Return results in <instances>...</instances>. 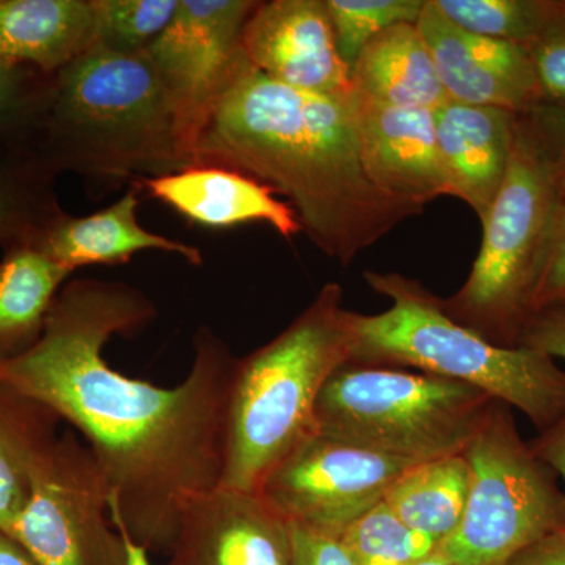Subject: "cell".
<instances>
[{"label": "cell", "mask_w": 565, "mask_h": 565, "mask_svg": "<svg viewBox=\"0 0 565 565\" xmlns=\"http://www.w3.org/2000/svg\"><path fill=\"white\" fill-rule=\"evenodd\" d=\"M504 565H565V527L539 539Z\"/></svg>", "instance_id": "cell-36"}, {"label": "cell", "mask_w": 565, "mask_h": 565, "mask_svg": "<svg viewBox=\"0 0 565 565\" xmlns=\"http://www.w3.org/2000/svg\"><path fill=\"white\" fill-rule=\"evenodd\" d=\"M353 102L364 170L379 191L423 207L449 196L434 110L385 106L355 92Z\"/></svg>", "instance_id": "cell-15"}, {"label": "cell", "mask_w": 565, "mask_h": 565, "mask_svg": "<svg viewBox=\"0 0 565 565\" xmlns=\"http://www.w3.org/2000/svg\"><path fill=\"white\" fill-rule=\"evenodd\" d=\"M139 193L140 185L134 182L117 202L95 214L85 217L66 214L44 237L39 250L71 274L95 264H125L143 250L174 253L192 266H202L199 248L148 232L140 225Z\"/></svg>", "instance_id": "cell-18"}, {"label": "cell", "mask_w": 565, "mask_h": 565, "mask_svg": "<svg viewBox=\"0 0 565 565\" xmlns=\"http://www.w3.org/2000/svg\"><path fill=\"white\" fill-rule=\"evenodd\" d=\"M434 118L449 196L467 203L482 223L508 173L519 114L448 99Z\"/></svg>", "instance_id": "cell-16"}, {"label": "cell", "mask_w": 565, "mask_h": 565, "mask_svg": "<svg viewBox=\"0 0 565 565\" xmlns=\"http://www.w3.org/2000/svg\"><path fill=\"white\" fill-rule=\"evenodd\" d=\"M156 315L150 297L128 282L68 280L40 340L2 364L0 379L82 435L109 493L111 523L150 555L167 556L182 508L221 486L237 359L200 327L181 384L163 388L114 370L104 345L139 333Z\"/></svg>", "instance_id": "cell-1"}, {"label": "cell", "mask_w": 565, "mask_h": 565, "mask_svg": "<svg viewBox=\"0 0 565 565\" xmlns=\"http://www.w3.org/2000/svg\"><path fill=\"white\" fill-rule=\"evenodd\" d=\"M252 68L286 87L323 96L352 92L326 0L258 2L241 33Z\"/></svg>", "instance_id": "cell-13"}, {"label": "cell", "mask_w": 565, "mask_h": 565, "mask_svg": "<svg viewBox=\"0 0 565 565\" xmlns=\"http://www.w3.org/2000/svg\"><path fill=\"white\" fill-rule=\"evenodd\" d=\"M343 297L338 282H327L278 337L237 359L221 486L258 493L275 465L316 429L323 385L351 353Z\"/></svg>", "instance_id": "cell-5"}, {"label": "cell", "mask_w": 565, "mask_h": 565, "mask_svg": "<svg viewBox=\"0 0 565 565\" xmlns=\"http://www.w3.org/2000/svg\"><path fill=\"white\" fill-rule=\"evenodd\" d=\"M334 43L351 73L364 46L397 24H416L426 0H326Z\"/></svg>", "instance_id": "cell-28"}, {"label": "cell", "mask_w": 565, "mask_h": 565, "mask_svg": "<svg viewBox=\"0 0 565 565\" xmlns=\"http://www.w3.org/2000/svg\"><path fill=\"white\" fill-rule=\"evenodd\" d=\"M363 278L392 307L373 316L349 310V363L414 367L476 386L522 412L539 433L564 415L565 373L555 359L490 343L455 321L440 297L415 278L375 270H364Z\"/></svg>", "instance_id": "cell-4"}, {"label": "cell", "mask_w": 565, "mask_h": 565, "mask_svg": "<svg viewBox=\"0 0 565 565\" xmlns=\"http://www.w3.org/2000/svg\"><path fill=\"white\" fill-rule=\"evenodd\" d=\"M50 85V74L0 58V154L32 156Z\"/></svg>", "instance_id": "cell-26"}, {"label": "cell", "mask_w": 565, "mask_h": 565, "mask_svg": "<svg viewBox=\"0 0 565 565\" xmlns=\"http://www.w3.org/2000/svg\"><path fill=\"white\" fill-rule=\"evenodd\" d=\"M62 419L0 379V531L20 516L36 470L54 449Z\"/></svg>", "instance_id": "cell-21"}, {"label": "cell", "mask_w": 565, "mask_h": 565, "mask_svg": "<svg viewBox=\"0 0 565 565\" xmlns=\"http://www.w3.org/2000/svg\"><path fill=\"white\" fill-rule=\"evenodd\" d=\"M291 523V565H355L340 535Z\"/></svg>", "instance_id": "cell-33"}, {"label": "cell", "mask_w": 565, "mask_h": 565, "mask_svg": "<svg viewBox=\"0 0 565 565\" xmlns=\"http://www.w3.org/2000/svg\"><path fill=\"white\" fill-rule=\"evenodd\" d=\"M247 174L286 196L302 233L343 266L396 226L423 214L367 178L353 92L296 90L245 63L204 121L193 166Z\"/></svg>", "instance_id": "cell-2"}, {"label": "cell", "mask_w": 565, "mask_h": 565, "mask_svg": "<svg viewBox=\"0 0 565 565\" xmlns=\"http://www.w3.org/2000/svg\"><path fill=\"white\" fill-rule=\"evenodd\" d=\"M418 565H449L446 563L444 557H440L437 555V553H434L433 556L427 557V559H424L423 563H419Z\"/></svg>", "instance_id": "cell-39"}, {"label": "cell", "mask_w": 565, "mask_h": 565, "mask_svg": "<svg viewBox=\"0 0 565 565\" xmlns=\"http://www.w3.org/2000/svg\"><path fill=\"white\" fill-rule=\"evenodd\" d=\"M32 156L106 188L193 166L169 93L147 52L95 44L52 74Z\"/></svg>", "instance_id": "cell-3"}, {"label": "cell", "mask_w": 565, "mask_h": 565, "mask_svg": "<svg viewBox=\"0 0 565 565\" xmlns=\"http://www.w3.org/2000/svg\"><path fill=\"white\" fill-rule=\"evenodd\" d=\"M352 90L367 102L435 110L448 102L416 24H397L364 46L351 70Z\"/></svg>", "instance_id": "cell-20"}, {"label": "cell", "mask_w": 565, "mask_h": 565, "mask_svg": "<svg viewBox=\"0 0 565 565\" xmlns=\"http://www.w3.org/2000/svg\"><path fill=\"white\" fill-rule=\"evenodd\" d=\"M96 44L141 52L172 22L180 0H93Z\"/></svg>", "instance_id": "cell-29"}, {"label": "cell", "mask_w": 565, "mask_h": 565, "mask_svg": "<svg viewBox=\"0 0 565 565\" xmlns=\"http://www.w3.org/2000/svg\"><path fill=\"white\" fill-rule=\"evenodd\" d=\"M471 482L459 525L437 545L449 565H504L565 526L556 475L523 440L511 405L493 401L463 451Z\"/></svg>", "instance_id": "cell-8"}, {"label": "cell", "mask_w": 565, "mask_h": 565, "mask_svg": "<svg viewBox=\"0 0 565 565\" xmlns=\"http://www.w3.org/2000/svg\"><path fill=\"white\" fill-rule=\"evenodd\" d=\"M96 44L93 0H0V58L52 74Z\"/></svg>", "instance_id": "cell-19"}, {"label": "cell", "mask_w": 565, "mask_h": 565, "mask_svg": "<svg viewBox=\"0 0 565 565\" xmlns=\"http://www.w3.org/2000/svg\"><path fill=\"white\" fill-rule=\"evenodd\" d=\"M435 3L465 31L525 47L544 29L552 7V0H435Z\"/></svg>", "instance_id": "cell-27"}, {"label": "cell", "mask_w": 565, "mask_h": 565, "mask_svg": "<svg viewBox=\"0 0 565 565\" xmlns=\"http://www.w3.org/2000/svg\"><path fill=\"white\" fill-rule=\"evenodd\" d=\"M340 537L355 565H418L437 550L433 539L404 525L384 501Z\"/></svg>", "instance_id": "cell-25"}, {"label": "cell", "mask_w": 565, "mask_h": 565, "mask_svg": "<svg viewBox=\"0 0 565 565\" xmlns=\"http://www.w3.org/2000/svg\"><path fill=\"white\" fill-rule=\"evenodd\" d=\"M412 465L315 429L275 465L258 493L289 522L341 535Z\"/></svg>", "instance_id": "cell-10"}, {"label": "cell", "mask_w": 565, "mask_h": 565, "mask_svg": "<svg viewBox=\"0 0 565 565\" xmlns=\"http://www.w3.org/2000/svg\"><path fill=\"white\" fill-rule=\"evenodd\" d=\"M419 32L451 102L525 114L544 104L526 47L465 31L426 0Z\"/></svg>", "instance_id": "cell-14"}, {"label": "cell", "mask_w": 565, "mask_h": 565, "mask_svg": "<svg viewBox=\"0 0 565 565\" xmlns=\"http://www.w3.org/2000/svg\"><path fill=\"white\" fill-rule=\"evenodd\" d=\"M493 401L451 379L345 363L323 385L315 426L375 452L422 463L462 455Z\"/></svg>", "instance_id": "cell-7"}, {"label": "cell", "mask_w": 565, "mask_h": 565, "mask_svg": "<svg viewBox=\"0 0 565 565\" xmlns=\"http://www.w3.org/2000/svg\"><path fill=\"white\" fill-rule=\"evenodd\" d=\"M470 482V463L463 452L440 457L407 468L384 503L404 525L438 545L459 525Z\"/></svg>", "instance_id": "cell-23"}, {"label": "cell", "mask_w": 565, "mask_h": 565, "mask_svg": "<svg viewBox=\"0 0 565 565\" xmlns=\"http://www.w3.org/2000/svg\"><path fill=\"white\" fill-rule=\"evenodd\" d=\"M557 195L555 163L530 110L519 114L508 173L481 223V250L462 288L441 299L446 313L490 343L516 348L533 313Z\"/></svg>", "instance_id": "cell-6"}, {"label": "cell", "mask_w": 565, "mask_h": 565, "mask_svg": "<svg viewBox=\"0 0 565 565\" xmlns=\"http://www.w3.org/2000/svg\"><path fill=\"white\" fill-rule=\"evenodd\" d=\"M530 446L534 455L565 481V412L555 424L541 430Z\"/></svg>", "instance_id": "cell-35"}, {"label": "cell", "mask_w": 565, "mask_h": 565, "mask_svg": "<svg viewBox=\"0 0 565 565\" xmlns=\"http://www.w3.org/2000/svg\"><path fill=\"white\" fill-rule=\"evenodd\" d=\"M117 530L120 531L122 539H125L126 546H128L129 565H152L150 561V553L137 545L136 542H132V539L129 537L125 531L120 530V527H117Z\"/></svg>", "instance_id": "cell-38"}, {"label": "cell", "mask_w": 565, "mask_h": 565, "mask_svg": "<svg viewBox=\"0 0 565 565\" xmlns=\"http://www.w3.org/2000/svg\"><path fill=\"white\" fill-rule=\"evenodd\" d=\"M291 523L262 493L217 486L182 508L163 565H291Z\"/></svg>", "instance_id": "cell-12"}, {"label": "cell", "mask_w": 565, "mask_h": 565, "mask_svg": "<svg viewBox=\"0 0 565 565\" xmlns=\"http://www.w3.org/2000/svg\"><path fill=\"white\" fill-rule=\"evenodd\" d=\"M137 184L189 221L210 228L262 222L288 241L302 233L296 212L289 203L278 200L273 189L223 167H189L143 178Z\"/></svg>", "instance_id": "cell-17"}, {"label": "cell", "mask_w": 565, "mask_h": 565, "mask_svg": "<svg viewBox=\"0 0 565 565\" xmlns=\"http://www.w3.org/2000/svg\"><path fill=\"white\" fill-rule=\"evenodd\" d=\"M542 102L565 106V0H552L544 29L526 46Z\"/></svg>", "instance_id": "cell-30"}, {"label": "cell", "mask_w": 565, "mask_h": 565, "mask_svg": "<svg viewBox=\"0 0 565 565\" xmlns=\"http://www.w3.org/2000/svg\"><path fill=\"white\" fill-rule=\"evenodd\" d=\"M6 534L33 565H129L102 471L74 433L61 435L40 465L28 504Z\"/></svg>", "instance_id": "cell-9"}, {"label": "cell", "mask_w": 565, "mask_h": 565, "mask_svg": "<svg viewBox=\"0 0 565 565\" xmlns=\"http://www.w3.org/2000/svg\"><path fill=\"white\" fill-rule=\"evenodd\" d=\"M71 273L36 248L3 253L0 262V366L32 349L55 296Z\"/></svg>", "instance_id": "cell-22"}, {"label": "cell", "mask_w": 565, "mask_h": 565, "mask_svg": "<svg viewBox=\"0 0 565 565\" xmlns=\"http://www.w3.org/2000/svg\"><path fill=\"white\" fill-rule=\"evenodd\" d=\"M0 565H33L24 550L0 531Z\"/></svg>", "instance_id": "cell-37"}, {"label": "cell", "mask_w": 565, "mask_h": 565, "mask_svg": "<svg viewBox=\"0 0 565 565\" xmlns=\"http://www.w3.org/2000/svg\"><path fill=\"white\" fill-rule=\"evenodd\" d=\"M516 345L565 360V300L531 315Z\"/></svg>", "instance_id": "cell-32"}, {"label": "cell", "mask_w": 565, "mask_h": 565, "mask_svg": "<svg viewBox=\"0 0 565 565\" xmlns=\"http://www.w3.org/2000/svg\"><path fill=\"white\" fill-rule=\"evenodd\" d=\"M557 182H559V195H557L555 218H553L552 232L546 244L544 262H542L541 274L535 286L533 313L548 305L565 300V174L557 172Z\"/></svg>", "instance_id": "cell-31"}, {"label": "cell", "mask_w": 565, "mask_h": 565, "mask_svg": "<svg viewBox=\"0 0 565 565\" xmlns=\"http://www.w3.org/2000/svg\"><path fill=\"white\" fill-rule=\"evenodd\" d=\"M255 0H180L166 31L145 50L169 93L191 148L245 63L241 33Z\"/></svg>", "instance_id": "cell-11"}, {"label": "cell", "mask_w": 565, "mask_h": 565, "mask_svg": "<svg viewBox=\"0 0 565 565\" xmlns=\"http://www.w3.org/2000/svg\"><path fill=\"white\" fill-rule=\"evenodd\" d=\"M530 117L557 172L565 174V106L541 104Z\"/></svg>", "instance_id": "cell-34"}, {"label": "cell", "mask_w": 565, "mask_h": 565, "mask_svg": "<svg viewBox=\"0 0 565 565\" xmlns=\"http://www.w3.org/2000/svg\"><path fill=\"white\" fill-rule=\"evenodd\" d=\"M54 174L31 154H0V247L39 250L65 217Z\"/></svg>", "instance_id": "cell-24"}]
</instances>
